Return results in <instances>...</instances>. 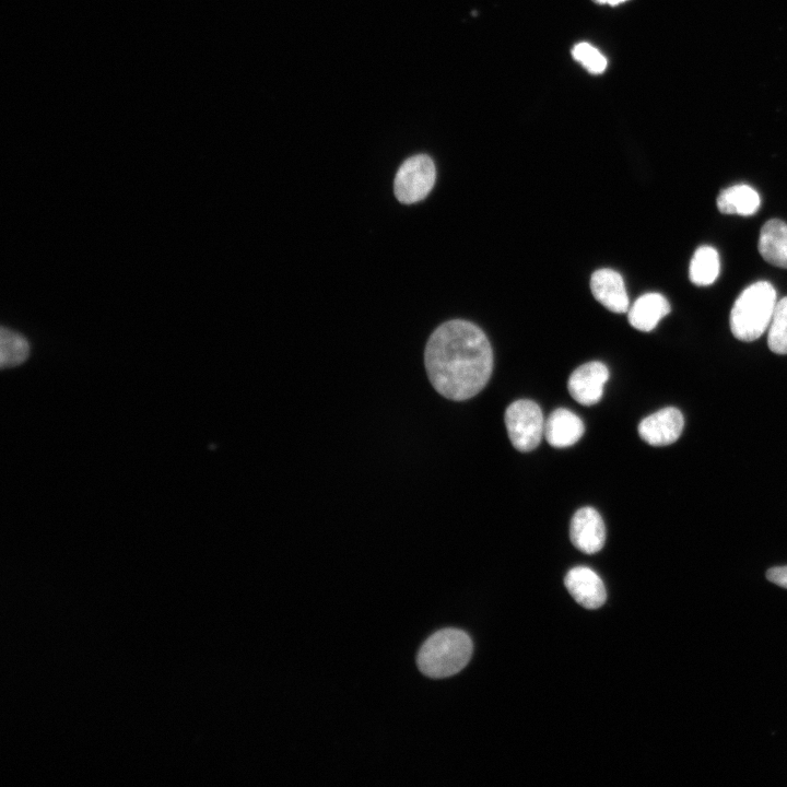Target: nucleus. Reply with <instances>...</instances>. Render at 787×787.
I'll use <instances>...</instances> for the list:
<instances>
[{"instance_id": "4", "label": "nucleus", "mask_w": 787, "mask_h": 787, "mask_svg": "<svg viewBox=\"0 0 787 787\" xmlns=\"http://www.w3.org/2000/svg\"><path fill=\"white\" fill-rule=\"evenodd\" d=\"M512 445L519 451L535 449L544 436V419L540 407L532 400L520 399L510 403L504 416Z\"/></svg>"}, {"instance_id": "18", "label": "nucleus", "mask_w": 787, "mask_h": 787, "mask_svg": "<svg viewBox=\"0 0 787 787\" xmlns=\"http://www.w3.org/2000/svg\"><path fill=\"white\" fill-rule=\"evenodd\" d=\"M572 55L576 61L594 74L602 73L607 68L606 57L592 45L588 43H578L574 46Z\"/></svg>"}, {"instance_id": "15", "label": "nucleus", "mask_w": 787, "mask_h": 787, "mask_svg": "<svg viewBox=\"0 0 787 787\" xmlns=\"http://www.w3.org/2000/svg\"><path fill=\"white\" fill-rule=\"evenodd\" d=\"M719 269L717 250L712 246H701L695 250L690 262V280L697 286L710 285L718 278Z\"/></svg>"}, {"instance_id": "6", "label": "nucleus", "mask_w": 787, "mask_h": 787, "mask_svg": "<svg viewBox=\"0 0 787 787\" xmlns=\"http://www.w3.org/2000/svg\"><path fill=\"white\" fill-rule=\"evenodd\" d=\"M609 378L608 367L599 361L578 366L568 377L567 389L571 396L583 406L597 403Z\"/></svg>"}, {"instance_id": "1", "label": "nucleus", "mask_w": 787, "mask_h": 787, "mask_svg": "<svg viewBox=\"0 0 787 787\" xmlns=\"http://www.w3.org/2000/svg\"><path fill=\"white\" fill-rule=\"evenodd\" d=\"M424 364L428 379L443 397L462 401L480 392L493 369V352L485 333L474 324L453 319L430 336Z\"/></svg>"}, {"instance_id": "10", "label": "nucleus", "mask_w": 787, "mask_h": 787, "mask_svg": "<svg viewBox=\"0 0 787 787\" xmlns=\"http://www.w3.org/2000/svg\"><path fill=\"white\" fill-rule=\"evenodd\" d=\"M590 290L595 298L613 313L629 310V295L620 273L612 269H599L590 279Z\"/></svg>"}, {"instance_id": "3", "label": "nucleus", "mask_w": 787, "mask_h": 787, "mask_svg": "<svg viewBox=\"0 0 787 787\" xmlns=\"http://www.w3.org/2000/svg\"><path fill=\"white\" fill-rule=\"evenodd\" d=\"M776 291L767 281L745 287L730 312V329L738 340L754 341L768 328L775 306Z\"/></svg>"}, {"instance_id": "5", "label": "nucleus", "mask_w": 787, "mask_h": 787, "mask_svg": "<svg viewBox=\"0 0 787 787\" xmlns=\"http://www.w3.org/2000/svg\"><path fill=\"white\" fill-rule=\"evenodd\" d=\"M436 179L433 160L426 154H416L407 158L399 167L393 190L396 198L404 204L424 199L432 190Z\"/></svg>"}, {"instance_id": "7", "label": "nucleus", "mask_w": 787, "mask_h": 787, "mask_svg": "<svg viewBox=\"0 0 787 787\" xmlns=\"http://www.w3.org/2000/svg\"><path fill=\"white\" fill-rule=\"evenodd\" d=\"M683 425L680 410L667 407L644 418L638 424V434L651 446H667L680 437Z\"/></svg>"}, {"instance_id": "20", "label": "nucleus", "mask_w": 787, "mask_h": 787, "mask_svg": "<svg viewBox=\"0 0 787 787\" xmlns=\"http://www.w3.org/2000/svg\"><path fill=\"white\" fill-rule=\"evenodd\" d=\"M624 1H626V0H607V3H608V4H611V5H616V4H619V3H621V2H624Z\"/></svg>"}, {"instance_id": "21", "label": "nucleus", "mask_w": 787, "mask_h": 787, "mask_svg": "<svg viewBox=\"0 0 787 787\" xmlns=\"http://www.w3.org/2000/svg\"><path fill=\"white\" fill-rule=\"evenodd\" d=\"M598 3H607V0H595Z\"/></svg>"}, {"instance_id": "14", "label": "nucleus", "mask_w": 787, "mask_h": 787, "mask_svg": "<svg viewBox=\"0 0 787 787\" xmlns=\"http://www.w3.org/2000/svg\"><path fill=\"white\" fill-rule=\"evenodd\" d=\"M717 208L724 214L752 215L760 205L757 191L751 186L740 184L721 190L717 198Z\"/></svg>"}, {"instance_id": "12", "label": "nucleus", "mask_w": 787, "mask_h": 787, "mask_svg": "<svg viewBox=\"0 0 787 787\" xmlns=\"http://www.w3.org/2000/svg\"><path fill=\"white\" fill-rule=\"evenodd\" d=\"M670 304L659 293H646L639 296L629 309V322L637 330L648 332L656 328L659 320L670 313Z\"/></svg>"}, {"instance_id": "11", "label": "nucleus", "mask_w": 787, "mask_h": 787, "mask_svg": "<svg viewBox=\"0 0 787 787\" xmlns=\"http://www.w3.org/2000/svg\"><path fill=\"white\" fill-rule=\"evenodd\" d=\"M585 432L580 418L568 409H555L544 423V437L556 448H564L577 443Z\"/></svg>"}, {"instance_id": "16", "label": "nucleus", "mask_w": 787, "mask_h": 787, "mask_svg": "<svg viewBox=\"0 0 787 787\" xmlns=\"http://www.w3.org/2000/svg\"><path fill=\"white\" fill-rule=\"evenodd\" d=\"M30 354L27 340L19 332L1 327L0 331V366L14 367L22 364Z\"/></svg>"}, {"instance_id": "17", "label": "nucleus", "mask_w": 787, "mask_h": 787, "mask_svg": "<svg viewBox=\"0 0 787 787\" xmlns=\"http://www.w3.org/2000/svg\"><path fill=\"white\" fill-rule=\"evenodd\" d=\"M767 344L776 354H787V296L776 303L767 333Z\"/></svg>"}, {"instance_id": "13", "label": "nucleus", "mask_w": 787, "mask_h": 787, "mask_svg": "<svg viewBox=\"0 0 787 787\" xmlns=\"http://www.w3.org/2000/svg\"><path fill=\"white\" fill-rule=\"evenodd\" d=\"M757 248L764 260L787 269V224L778 219L765 222L760 232Z\"/></svg>"}, {"instance_id": "9", "label": "nucleus", "mask_w": 787, "mask_h": 787, "mask_svg": "<svg viewBox=\"0 0 787 787\" xmlns=\"http://www.w3.org/2000/svg\"><path fill=\"white\" fill-rule=\"evenodd\" d=\"M564 584L575 601L586 609H598L606 602L603 582L589 567L576 566L569 569Z\"/></svg>"}, {"instance_id": "2", "label": "nucleus", "mask_w": 787, "mask_h": 787, "mask_svg": "<svg viewBox=\"0 0 787 787\" xmlns=\"http://www.w3.org/2000/svg\"><path fill=\"white\" fill-rule=\"evenodd\" d=\"M470 636L458 629H443L431 635L421 646L416 663L426 677L442 679L462 670L472 655Z\"/></svg>"}, {"instance_id": "19", "label": "nucleus", "mask_w": 787, "mask_h": 787, "mask_svg": "<svg viewBox=\"0 0 787 787\" xmlns=\"http://www.w3.org/2000/svg\"><path fill=\"white\" fill-rule=\"evenodd\" d=\"M766 578L770 582L787 589V565L770 568L766 572Z\"/></svg>"}, {"instance_id": "8", "label": "nucleus", "mask_w": 787, "mask_h": 787, "mask_svg": "<svg viewBox=\"0 0 787 787\" xmlns=\"http://www.w3.org/2000/svg\"><path fill=\"white\" fill-rule=\"evenodd\" d=\"M572 543L582 552L592 554L600 551L606 541L604 522L592 507L577 509L569 526Z\"/></svg>"}]
</instances>
